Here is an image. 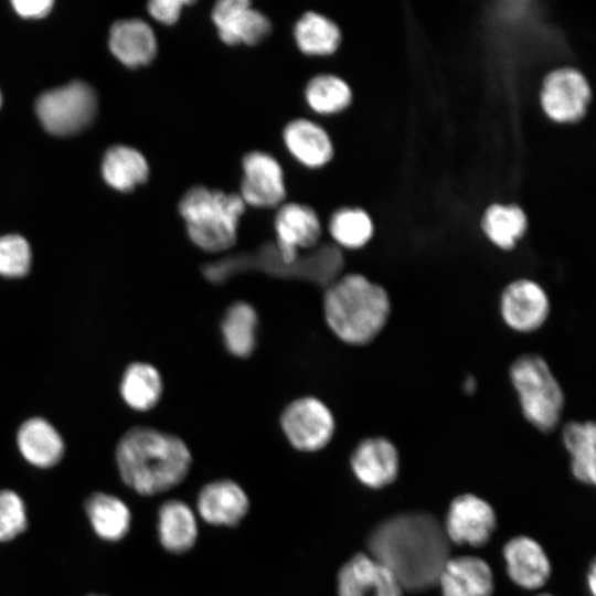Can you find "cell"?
<instances>
[{
	"instance_id": "d590c367",
	"label": "cell",
	"mask_w": 596,
	"mask_h": 596,
	"mask_svg": "<svg viewBox=\"0 0 596 596\" xmlns=\"http://www.w3.org/2000/svg\"><path fill=\"white\" fill-rule=\"evenodd\" d=\"M462 389L466 394H473L477 390V380L475 379V376L468 375L467 377H465Z\"/></svg>"
},
{
	"instance_id": "3957f363",
	"label": "cell",
	"mask_w": 596,
	"mask_h": 596,
	"mask_svg": "<svg viewBox=\"0 0 596 596\" xmlns=\"http://www.w3.org/2000/svg\"><path fill=\"white\" fill-rule=\"evenodd\" d=\"M392 305L387 290L358 273L341 275L326 287L324 320L350 345L371 343L385 328Z\"/></svg>"
},
{
	"instance_id": "836d02e7",
	"label": "cell",
	"mask_w": 596,
	"mask_h": 596,
	"mask_svg": "<svg viewBox=\"0 0 596 596\" xmlns=\"http://www.w3.org/2000/svg\"><path fill=\"white\" fill-rule=\"evenodd\" d=\"M194 3L191 0H153L147 4V10L158 22L173 25L180 20L184 8Z\"/></svg>"
},
{
	"instance_id": "7c38bea8",
	"label": "cell",
	"mask_w": 596,
	"mask_h": 596,
	"mask_svg": "<svg viewBox=\"0 0 596 596\" xmlns=\"http://www.w3.org/2000/svg\"><path fill=\"white\" fill-rule=\"evenodd\" d=\"M496 523L494 510L487 501L465 493L450 502L443 528L449 541L479 547L489 542Z\"/></svg>"
},
{
	"instance_id": "44dd1931",
	"label": "cell",
	"mask_w": 596,
	"mask_h": 596,
	"mask_svg": "<svg viewBox=\"0 0 596 596\" xmlns=\"http://www.w3.org/2000/svg\"><path fill=\"white\" fill-rule=\"evenodd\" d=\"M17 444L23 458L36 468L54 467L64 455L61 435L40 417L30 418L20 426Z\"/></svg>"
},
{
	"instance_id": "8992f818",
	"label": "cell",
	"mask_w": 596,
	"mask_h": 596,
	"mask_svg": "<svg viewBox=\"0 0 596 596\" xmlns=\"http://www.w3.org/2000/svg\"><path fill=\"white\" fill-rule=\"evenodd\" d=\"M35 110L42 126L50 134L74 135L93 121L97 96L88 84L75 81L40 95Z\"/></svg>"
},
{
	"instance_id": "ba28073f",
	"label": "cell",
	"mask_w": 596,
	"mask_h": 596,
	"mask_svg": "<svg viewBox=\"0 0 596 596\" xmlns=\"http://www.w3.org/2000/svg\"><path fill=\"white\" fill-rule=\"evenodd\" d=\"M280 427L294 448L312 453L331 441L336 422L332 412L321 400L302 396L284 408Z\"/></svg>"
},
{
	"instance_id": "cb8c5ba5",
	"label": "cell",
	"mask_w": 596,
	"mask_h": 596,
	"mask_svg": "<svg viewBox=\"0 0 596 596\" xmlns=\"http://www.w3.org/2000/svg\"><path fill=\"white\" fill-rule=\"evenodd\" d=\"M157 529L162 547L174 554L190 551L198 539L196 518L181 500H168L161 504Z\"/></svg>"
},
{
	"instance_id": "d4e9b609",
	"label": "cell",
	"mask_w": 596,
	"mask_h": 596,
	"mask_svg": "<svg viewBox=\"0 0 596 596\" xmlns=\"http://www.w3.org/2000/svg\"><path fill=\"white\" fill-rule=\"evenodd\" d=\"M562 439L571 457L573 476L586 485L596 479V427L592 421L567 422L562 428Z\"/></svg>"
},
{
	"instance_id": "83f0119b",
	"label": "cell",
	"mask_w": 596,
	"mask_h": 596,
	"mask_svg": "<svg viewBox=\"0 0 596 596\" xmlns=\"http://www.w3.org/2000/svg\"><path fill=\"white\" fill-rule=\"evenodd\" d=\"M352 89L340 76L319 73L309 78L304 88L308 108L321 116L337 115L345 110L352 102Z\"/></svg>"
},
{
	"instance_id": "9a60e30c",
	"label": "cell",
	"mask_w": 596,
	"mask_h": 596,
	"mask_svg": "<svg viewBox=\"0 0 596 596\" xmlns=\"http://www.w3.org/2000/svg\"><path fill=\"white\" fill-rule=\"evenodd\" d=\"M350 466L362 485L381 489L396 479L400 456L397 448L390 439L382 436L368 437L353 449Z\"/></svg>"
},
{
	"instance_id": "9c48e42d",
	"label": "cell",
	"mask_w": 596,
	"mask_h": 596,
	"mask_svg": "<svg viewBox=\"0 0 596 596\" xmlns=\"http://www.w3.org/2000/svg\"><path fill=\"white\" fill-rule=\"evenodd\" d=\"M246 206L277 209L287 196L285 172L272 153L251 150L242 158V179L237 192Z\"/></svg>"
},
{
	"instance_id": "ffe728a7",
	"label": "cell",
	"mask_w": 596,
	"mask_h": 596,
	"mask_svg": "<svg viewBox=\"0 0 596 596\" xmlns=\"http://www.w3.org/2000/svg\"><path fill=\"white\" fill-rule=\"evenodd\" d=\"M109 49L128 67L150 64L158 53V41L152 28L143 20H120L113 24Z\"/></svg>"
},
{
	"instance_id": "7402d4cb",
	"label": "cell",
	"mask_w": 596,
	"mask_h": 596,
	"mask_svg": "<svg viewBox=\"0 0 596 596\" xmlns=\"http://www.w3.org/2000/svg\"><path fill=\"white\" fill-rule=\"evenodd\" d=\"M84 510L93 531L103 541L118 542L130 530V510L114 494L102 491L89 494Z\"/></svg>"
},
{
	"instance_id": "d6a6232c",
	"label": "cell",
	"mask_w": 596,
	"mask_h": 596,
	"mask_svg": "<svg viewBox=\"0 0 596 596\" xmlns=\"http://www.w3.org/2000/svg\"><path fill=\"white\" fill-rule=\"evenodd\" d=\"M31 248L24 237L15 234L0 237V275L22 277L31 266Z\"/></svg>"
},
{
	"instance_id": "484cf974",
	"label": "cell",
	"mask_w": 596,
	"mask_h": 596,
	"mask_svg": "<svg viewBox=\"0 0 596 596\" xmlns=\"http://www.w3.org/2000/svg\"><path fill=\"white\" fill-rule=\"evenodd\" d=\"M102 171L111 188L130 192L148 180L149 164L139 150L128 146H115L105 153Z\"/></svg>"
},
{
	"instance_id": "ac0fdd59",
	"label": "cell",
	"mask_w": 596,
	"mask_h": 596,
	"mask_svg": "<svg viewBox=\"0 0 596 596\" xmlns=\"http://www.w3.org/2000/svg\"><path fill=\"white\" fill-rule=\"evenodd\" d=\"M507 572L514 584L538 589L551 575V563L543 547L533 539L520 535L503 546Z\"/></svg>"
},
{
	"instance_id": "6da1fadb",
	"label": "cell",
	"mask_w": 596,
	"mask_h": 596,
	"mask_svg": "<svg viewBox=\"0 0 596 596\" xmlns=\"http://www.w3.org/2000/svg\"><path fill=\"white\" fill-rule=\"evenodd\" d=\"M368 549L409 592L435 586L450 557L444 528L427 513L398 514L383 521L369 535Z\"/></svg>"
},
{
	"instance_id": "e575fe53",
	"label": "cell",
	"mask_w": 596,
	"mask_h": 596,
	"mask_svg": "<svg viewBox=\"0 0 596 596\" xmlns=\"http://www.w3.org/2000/svg\"><path fill=\"white\" fill-rule=\"evenodd\" d=\"M11 3L20 17L40 19L51 11L54 2L52 0H14Z\"/></svg>"
},
{
	"instance_id": "7a4b0ae2",
	"label": "cell",
	"mask_w": 596,
	"mask_h": 596,
	"mask_svg": "<svg viewBox=\"0 0 596 596\" xmlns=\"http://www.w3.org/2000/svg\"><path fill=\"white\" fill-rule=\"evenodd\" d=\"M124 483L141 496H155L181 483L188 476L192 456L178 436L146 426L127 430L116 453Z\"/></svg>"
},
{
	"instance_id": "5bb4252c",
	"label": "cell",
	"mask_w": 596,
	"mask_h": 596,
	"mask_svg": "<svg viewBox=\"0 0 596 596\" xmlns=\"http://www.w3.org/2000/svg\"><path fill=\"white\" fill-rule=\"evenodd\" d=\"M339 596H403L395 575L370 554L358 553L345 562L337 581Z\"/></svg>"
},
{
	"instance_id": "8d00e7d4",
	"label": "cell",
	"mask_w": 596,
	"mask_h": 596,
	"mask_svg": "<svg viewBox=\"0 0 596 596\" xmlns=\"http://www.w3.org/2000/svg\"><path fill=\"white\" fill-rule=\"evenodd\" d=\"M587 583H588V586H589V590L592 593V595H595V584H596V571H595V565L593 564L589 572H588V575H587Z\"/></svg>"
},
{
	"instance_id": "f546056e",
	"label": "cell",
	"mask_w": 596,
	"mask_h": 596,
	"mask_svg": "<svg viewBox=\"0 0 596 596\" xmlns=\"http://www.w3.org/2000/svg\"><path fill=\"white\" fill-rule=\"evenodd\" d=\"M481 226L485 235L493 245L509 251L524 235L528 221L519 206L493 204L485 212Z\"/></svg>"
},
{
	"instance_id": "603a6c76",
	"label": "cell",
	"mask_w": 596,
	"mask_h": 596,
	"mask_svg": "<svg viewBox=\"0 0 596 596\" xmlns=\"http://www.w3.org/2000/svg\"><path fill=\"white\" fill-rule=\"evenodd\" d=\"M292 38L302 54L323 57L337 52L342 41V33L332 19L309 10L295 22Z\"/></svg>"
},
{
	"instance_id": "4fadbf2b",
	"label": "cell",
	"mask_w": 596,
	"mask_h": 596,
	"mask_svg": "<svg viewBox=\"0 0 596 596\" xmlns=\"http://www.w3.org/2000/svg\"><path fill=\"white\" fill-rule=\"evenodd\" d=\"M589 97L590 91L585 77L576 70L561 68L546 76L541 102L551 119L571 123L585 114Z\"/></svg>"
},
{
	"instance_id": "4dcf8cb0",
	"label": "cell",
	"mask_w": 596,
	"mask_h": 596,
	"mask_svg": "<svg viewBox=\"0 0 596 596\" xmlns=\"http://www.w3.org/2000/svg\"><path fill=\"white\" fill-rule=\"evenodd\" d=\"M328 231L339 248L358 249L371 241L374 225L364 210L341 207L330 216Z\"/></svg>"
},
{
	"instance_id": "277c9868",
	"label": "cell",
	"mask_w": 596,
	"mask_h": 596,
	"mask_svg": "<svg viewBox=\"0 0 596 596\" xmlns=\"http://www.w3.org/2000/svg\"><path fill=\"white\" fill-rule=\"evenodd\" d=\"M246 204L237 192L195 184L178 202L191 243L206 253H222L237 241L238 224Z\"/></svg>"
},
{
	"instance_id": "2e32d148",
	"label": "cell",
	"mask_w": 596,
	"mask_h": 596,
	"mask_svg": "<svg viewBox=\"0 0 596 596\" xmlns=\"http://www.w3.org/2000/svg\"><path fill=\"white\" fill-rule=\"evenodd\" d=\"M281 140L288 153L308 169L327 166L334 155L329 132L309 118L298 117L286 123L281 130Z\"/></svg>"
},
{
	"instance_id": "4316f807",
	"label": "cell",
	"mask_w": 596,
	"mask_h": 596,
	"mask_svg": "<svg viewBox=\"0 0 596 596\" xmlns=\"http://www.w3.org/2000/svg\"><path fill=\"white\" fill-rule=\"evenodd\" d=\"M257 324L258 316L251 304H232L221 322L222 338L228 353L240 359L249 356L256 347Z\"/></svg>"
},
{
	"instance_id": "8fae6325",
	"label": "cell",
	"mask_w": 596,
	"mask_h": 596,
	"mask_svg": "<svg viewBox=\"0 0 596 596\" xmlns=\"http://www.w3.org/2000/svg\"><path fill=\"white\" fill-rule=\"evenodd\" d=\"M500 315L513 331L530 333L549 318L551 305L545 289L535 280L519 278L509 283L500 295Z\"/></svg>"
},
{
	"instance_id": "5b68a950",
	"label": "cell",
	"mask_w": 596,
	"mask_h": 596,
	"mask_svg": "<svg viewBox=\"0 0 596 596\" xmlns=\"http://www.w3.org/2000/svg\"><path fill=\"white\" fill-rule=\"evenodd\" d=\"M509 379L525 421L544 434L556 429L565 395L545 359L536 353L519 355L509 366Z\"/></svg>"
},
{
	"instance_id": "52a82bcc",
	"label": "cell",
	"mask_w": 596,
	"mask_h": 596,
	"mask_svg": "<svg viewBox=\"0 0 596 596\" xmlns=\"http://www.w3.org/2000/svg\"><path fill=\"white\" fill-rule=\"evenodd\" d=\"M274 231L276 235L274 247L277 260L281 264L275 274H280L299 258L301 249L318 245L322 225L313 207L300 202L286 201L275 211Z\"/></svg>"
},
{
	"instance_id": "ab89813d",
	"label": "cell",
	"mask_w": 596,
	"mask_h": 596,
	"mask_svg": "<svg viewBox=\"0 0 596 596\" xmlns=\"http://www.w3.org/2000/svg\"><path fill=\"white\" fill-rule=\"evenodd\" d=\"M0 105H1V94H0Z\"/></svg>"
},
{
	"instance_id": "1f68e13d",
	"label": "cell",
	"mask_w": 596,
	"mask_h": 596,
	"mask_svg": "<svg viewBox=\"0 0 596 596\" xmlns=\"http://www.w3.org/2000/svg\"><path fill=\"white\" fill-rule=\"evenodd\" d=\"M28 528L26 507L23 499L11 489L0 490V542H9Z\"/></svg>"
},
{
	"instance_id": "f35d334b",
	"label": "cell",
	"mask_w": 596,
	"mask_h": 596,
	"mask_svg": "<svg viewBox=\"0 0 596 596\" xmlns=\"http://www.w3.org/2000/svg\"><path fill=\"white\" fill-rule=\"evenodd\" d=\"M539 596H552V595H547V594H542V595H539Z\"/></svg>"
},
{
	"instance_id": "30bf717a",
	"label": "cell",
	"mask_w": 596,
	"mask_h": 596,
	"mask_svg": "<svg viewBox=\"0 0 596 596\" xmlns=\"http://www.w3.org/2000/svg\"><path fill=\"white\" fill-rule=\"evenodd\" d=\"M211 21L222 43L255 46L273 31L270 19L248 0H220L211 9Z\"/></svg>"
},
{
	"instance_id": "74e56055",
	"label": "cell",
	"mask_w": 596,
	"mask_h": 596,
	"mask_svg": "<svg viewBox=\"0 0 596 596\" xmlns=\"http://www.w3.org/2000/svg\"><path fill=\"white\" fill-rule=\"evenodd\" d=\"M85 596H107V595H104V594H87Z\"/></svg>"
},
{
	"instance_id": "f1b7e54d",
	"label": "cell",
	"mask_w": 596,
	"mask_h": 596,
	"mask_svg": "<svg viewBox=\"0 0 596 596\" xmlns=\"http://www.w3.org/2000/svg\"><path fill=\"white\" fill-rule=\"evenodd\" d=\"M163 391L159 371L145 362L131 363L125 371L120 393L128 406L145 412L153 408Z\"/></svg>"
},
{
	"instance_id": "d6986e66",
	"label": "cell",
	"mask_w": 596,
	"mask_h": 596,
	"mask_svg": "<svg viewBox=\"0 0 596 596\" xmlns=\"http://www.w3.org/2000/svg\"><path fill=\"white\" fill-rule=\"evenodd\" d=\"M437 584L443 596H491L493 574L489 564L480 557H449Z\"/></svg>"
},
{
	"instance_id": "e0dca14e",
	"label": "cell",
	"mask_w": 596,
	"mask_h": 596,
	"mask_svg": "<svg viewBox=\"0 0 596 596\" xmlns=\"http://www.w3.org/2000/svg\"><path fill=\"white\" fill-rule=\"evenodd\" d=\"M201 518L213 525L235 526L247 514L249 500L243 488L228 479L205 485L198 494Z\"/></svg>"
}]
</instances>
